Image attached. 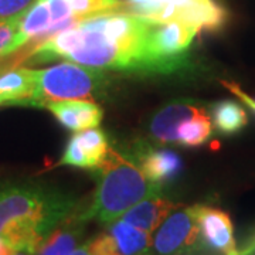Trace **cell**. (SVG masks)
Masks as SVG:
<instances>
[{"label": "cell", "instance_id": "ba28073f", "mask_svg": "<svg viewBox=\"0 0 255 255\" xmlns=\"http://www.w3.org/2000/svg\"><path fill=\"white\" fill-rule=\"evenodd\" d=\"M194 213L204 246L220 255H243L234 238L231 219L226 211L197 204Z\"/></svg>", "mask_w": 255, "mask_h": 255}, {"label": "cell", "instance_id": "e0dca14e", "mask_svg": "<svg viewBox=\"0 0 255 255\" xmlns=\"http://www.w3.org/2000/svg\"><path fill=\"white\" fill-rule=\"evenodd\" d=\"M73 137L84 150L85 156L88 157L92 169L100 167L108 153V149H110L108 139H107V135L104 133V130H101L97 127L90 128V129H85L81 132H77Z\"/></svg>", "mask_w": 255, "mask_h": 255}, {"label": "cell", "instance_id": "5b68a950", "mask_svg": "<svg viewBox=\"0 0 255 255\" xmlns=\"http://www.w3.org/2000/svg\"><path fill=\"white\" fill-rule=\"evenodd\" d=\"M199 30L182 21H153L149 31L150 50L169 71L180 70L186 61L184 53L190 48L191 41Z\"/></svg>", "mask_w": 255, "mask_h": 255}, {"label": "cell", "instance_id": "8992f818", "mask_svg": "<svg viewBox=\"0 0 255 255\" xmlns=\"http://www.w3.org/2000/svg\"><path fill=\"white\" fill-rule=\"evenodd\" d=\"M199 224L193 207H177L157 228L153 238L156 255H184L197 246Z\"/></svg>", "mask_w": 255, "mask_h": 255}, {"label": "cell", "instance_id": "d6986e66", "mask_svg": "<svg viewBox=\"0 0 255 255\" xmlns=\"http://www.w3.org/2000/svg\"><path fill=\"white\" fill-rule=\"evenodd\" d=\"M23 14L0 20V60L16 53V37Z\"/></svg>", "mask_w": 255, "mask_h": 255}, {"label": "cell", "instance_id": "52a82bcc", "mask_svg": "<svg viewBox=\"0 0 255 255\" xmlns=\"http://www.w3.org/2000/svg\"><path fill=\"white\" fill-rule=\"evenodd\" d=\"M92 255H152L153 240L150 233L117 220L90 241Z\"/></svg>", "mask_w": 255, "mask_h": 255}, {"label": "cell", "instance_id": "4fadbf2b", "mask_svg": "<svg viewBox=\"0 0 255 255\" xmlns=\"http://www.w3.org/2000/svg\"><path fill=\"white\" fill-rule=\"evenodd\" d=\"M177 207L179 206L174 204L173 201L160 196H152L130 207L121 219L152 234Z\"/></svg>", "mask_w": 255, "mask_h": 255}, {"label": "cell", "instance_id": "cb8c5ba5", "mask_svg": "<svg viewBox=\"0 0 255 255\" xmlns=\"http://www.w3.org/2000/svg\"><path fill=\"white\" fill-rule=\"evenodd\" d=\"M13 250L0 238V255H11Z\"/></svg>", "mask_w": 255, "mask_h": 255}, {"label": "cell", "instance_id": "ac0fdd59", "mask_svg": "<svg viewBox=\"0 0 255 255\" xmlns=\"http://www.w3.org/2000/svg\"><path fill=\"white\" fill-rule=\"evenodd\" d=\"M68 3L74 16L78 20L107 11L127 10V6L122 0H68Z\"/></svg>", "mask_w": 255, "mask_h": 255}, {"label": "cell", "instance_id": "3957f363", "mask_svg": "<svg viewBox=\"0 0 255 255\" xmlns=\"http://www.w3.org/2000/svg\"><path fill=\"white\" fill-rule=\"evenodd\" d=\"M97 170L98 186L94 199L87 209L81 210L85 221L95 220L110 226L139 201L162 193L160 184L149 180L140 166L132 163L115 149H108Z\"/></svg>", "mask_w": 255, "mask_h": 255}, {"label": "cell", "instance_id": "603a6c76", "mask_svg": "<svg viewBox=\"0 0 255 255\" xmlns=\"http://www.w3.org/2000/svg\"><path fill=\"white\" fill-rule=\"evenodd\" d=\"M71 255H92L91 250H90V241L82 244L81 247H77Z\"/></svg>", "mask_w": 255, "mask_h": 255}, {"label": "cell", "instance_id": "6da1fadb", "mask_svg": "<svg viewBox=\"0 0 255 255\" xmlns=\"http://www.w3.org/2000/svg\"><path fill=\"white\" fill-rule=\"evenodd\" d=\"M152 20L127 10L82 18L37 44L26 63L68 60L97 70L132 73H170L149 44Z\"/></svg>", "mask_w": 255, "mask_h": 255}, {"label": "cell", "instance_id": "5bb4252c", "mask_svg": "<svg viewBox=\"0 0 255 255\" xmlns=\"http://www.w3.org/2000/svg\"><path fill=\"white\" fill-rule=\"evenodd\" d=\"M139 166L149 180L157 184L173 180L182 170V159L169 149H149L139 153Z\"/></svg>", "mask_w": 255, "mask_h": 255}, {"label": "cell", "instance_id": "2e32d148", "mask_svg": "<svg viewBox=\"0 0 255 255\" xmlns=\"http://www.w3.org/2000/svg\"><path fill=\"white\" fill-rule=\"evenodd\" d=\"M213 125L207 111L199 107L196 112L187 118L179 128L177 143L183 146H200L211 135Z\"/></svg>", "mask_w": 255, "mask_h": 255}, {"label": "cell", "instance_id": "277c9868", "mask_svg": "<svg viewBox=\"0 0 255 255\" xmlns=\"http://www.w3.org/2000/svg\"><path fill=\"white\" fill-rule=\"evenodd\" d=\"M104 82L100 70L71 61L37 70L36 91L27 107L44 108L53 101L88 100Z\"/></svg>", "mask_w": 255, "mask_h": 255}, {"label": "cell", "instance_id": "9a60e30c", "mask_svg": "<svg viewBox=\"0 0 255 255\" xmlns=\"http://www.w3.org/2000/svg\"><path fill=\"white\" fill-rule=\"evenodd\" d=\"M211 118L216 129L224 135L240 132L248 124L246 110L234 101H219L211 107Z\"/></svg>", "mask_w": 255, "mask_h": 255}, {"label": "cell", "instance_id": "30bf717a", "mask_svg": "<svg viewBox=\"0 0 255 255\" xmlns=\"http://www.w3.org/2000/svg\"><path fill=\"white\" fill-rule=\"evenodd\" d=\"M37 70L11 67L0 70V105L27 107L36 91Z\"/></svg>", "mask_w": 255, "mask_h": 255}, {"label": "cell", "instance_id": "ffe728a7", "mask_svg": "<svg viewBox=\"0 0 255 255\" xmlns=\"http://www.w3.org/2000/svg\"><path fill=\"white\" fill-rule=\"evenodd\" d=\"M36 0H0V20L24 14Z\"/></svg>", "mask_w": 255, "mask_h": 255}, {"label": "cell", "instance_id": "7402d4cb", "mask_svg": "<svg viewBox=\"0 0 255 255\" xmlns=\"http://www.w3.org/2000/svg\"><path fill=\"white\" fill-rule=\"evenodd\" d=\"M241 254L243 255H255V230L250 234V237L247 238L244 246L241 248Z\"/></svg>", "mask_w": 255, "mask_h": 255}, {"label": "cell", "instance_id": "7a4b0ae2", "mask_svg": "<svg viewBox=\"0 0 255 255\" xmlns=\"http://www.w3.org/2000/svg\"><path fill=\"white\" fill-rule=\"evenodd\" d=\"M80 209L73 194L43 183L0 186V238L13 250L36 255L60 223Z\"/></svg>", "mask_w": 255, "mask_h": 255}, {"label": "cell", "instance_id": "8fae6325", "mask_svg": "<svg viewBox=\"0 0 255 255\" xmlns=\"http://www.w3.org/2000/svg\"><path fill=\"white\" fill-rule=\"evenodd\" d=\"M197 108L199 105H194L193 101H176L166 105L150 121L152 136L162 143H177L179 128Z\"/></svg>", "mask_w": 255, "mask_h": 255}, {"label": "cell", "instance_id": "7c38bea8", "mask_svg": "<svg viewBox=\"0 0 255 255\" xmlns=\"http://www.w3.org/2000/svg\"><path fill=\"white\" fill-rule=\"evenodd\" d=\"M81 210L74 211L70 217L60 223L53 233L46 238L36 255H71L81 240L85 230V220L82 219Z\"/></svg>", "mask_w": 255, "mask_h": 255}, {"label": "cell", "instance_id": "d4e9b609", "mask_svg": "<svg viewBox=\"0 0 255 255\" xmlns=\"http://www.w3.org/2000/svg\"><path fill=\"white\" fill-rule=\"evenodd\" d=\"M11 255H33V254H28V253H23V251H13Z\"/></svg>", "mask_w": 255, "mask_h": 255}, {"label": "cell", "instance_id": "44dd1931", "mask_svg": "<svg viewBox=\"0 0 255 255\" xmlns=\"http://www.w3.org/2000/svg\"><path fill=\"white\" fill-rule=\"evenodd\" d=\"M221 84H223V87L227 88L228 91L233 92L237 98H240V100L243 101V104H246L247 107L255 114V97H251L250 94H247V92L243 91V90L240 88V85H237L236 82L223 81Z\"/></svg>", "mask_w": 255, "mask_h": 255}, {"label": "cell", "instance_id": "9c48e42d", "mask_svg": "<svg viewBox=\"0 0 255 255\" xmlns=\"http://www.w3.org/2000/svg\"><path fill=\"white\" fill-rule=\"evenodd\" d=\"M44 108L50 111L64 128L74 132L98 127L102 121V110L90 100L53 101Z\"/></svg>", "mask_w": 255, "mask_h": 255}]
</instances>
